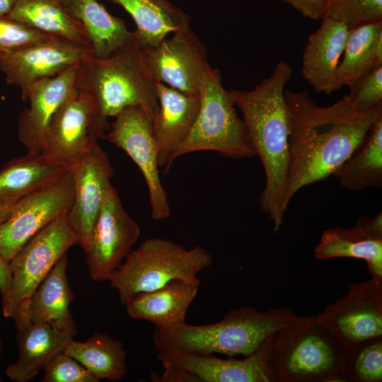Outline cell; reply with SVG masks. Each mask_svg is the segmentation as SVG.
<instances>
[{"label":"cell","instance_id":"e0dca14e","mask_svg":"<svg viewBox=\"0 0 382 382\" xmlns=\"http://www.w3.org/2000/svg\"><path fill=\"white\" fill-rule=\"evenodd\" d=\"M79 62L58 75L40 80L28 89L23 101L29 102L18 115V137L28 153L40 151L50 122L78 92L76 73Z\"/></svg>","mask_w":382,"mask_h":382},{"label":"cell","instance_id":"1f68e13d","mask_svg":"<svg viewBox=\"0 0 382 382\" xmlns=\"http://www.w3.org/2000/svg\"><path fill=\"white\" fill-rule=\"evenodd\" d=\"M342 373L349 382H381L382 336L367 339L346 349Z\"/></svg>","mask_w":382,"mask_h":382},{"label":"cell","instance_id":"9c48e42d","mask_svg":"<svg viewBox=\"0 0 382 382\" xmlns=\"http://www.w3.org/2000/svg\"><path fill=\"white\" fill-rule=\"evenodd\" d=\"M77 243L66 213L47 224L23 246L9 262L12 282L5 318H11L68 249Z\"/></svg>","mask_w":382,"mask_h":382},{"label":"cell","instance_id":"f546056e","mask_svg":"<svg viewBox=\"0 0 382 382\" xmlns=\"http://www.w3.org/2000/svg\"><path fill=\"white\" fill-rule=\"evenodd\" d=\"M332 175L352 191L382 187V116Z\"/></svg>","mask_w":382,"mask_h":382},{"label":"cell","instance_id":"d4e9b609","mask_svg":"<svg viewBox=\"0 0 382 382\" xmlns=\"http://www.w3.org/2000/svg\"><path fill=\"white\" fill-rule=\"evenodd\" d=\"M61 1L66 12L86 29L94 57L111 56L134 37L122 18L110 14L97 0Z\"/></svg>","mask_w":382,"mask_h":382},{"label":"cell","instance_id":"60d3db41","mask_svg":"<svg viewBox=\"0 0 382 382\" xmlns=\"http://www.w3.org/2000/svg\"><path fill=\"white\" fill-rule=\"evenodd\" d=\"M16 0H0V18L8 16L13 9Z\"/></svg>","mask_w":382,"mask_h":382},{"label":"cell","instance_id":"603a6c76","mask_svg":"<svg viewBox=\"0 0 382 382\" xmlns=\"http://www.w3.org/2000/svg\"><path fill=\"white\" fill-rule=\"evenodd\" d=\"M67 266L65 254L45 276L30 299L21 305L12 316L16 313L23 314L32 320L45 323L74 337L76 328L69 306L74 294L69 285Z\"/></svg>","mask_w":382,"mask_h":382},{"label":"cell","instance_id":"277c9868","mask_svg":"<svg viewBox=\"0 0 382 382\" xmlns=\"http://www.w3.org/2000/svg\"><path fill=\"white\" fill-rule=\"evenodd\" d=\"M141 48L134 34L124 47L111 56L96 58L89 55L79 62L77 90L90 98L105 122L129 106H141L153 122L158 113L156 82L143 67Z\"/></svg>","mask_w":382,"mask_h":382},{"label":"cell","instance_id":"7402d4cb","mask_svg":"<svg viewBox=\"0 0 382 382\" xmlns=\"http://www.w3.org/2000/svg\"><path fill=\"white\" fill-rule=\"evenodd\" d=\"M11 318L17 330L18 356L15 362L7 366L5 374L14 382H28L33 379L74 338L45 323L32 320L23 314L16 313Z\"/></svg>","mask_w":382,"mask_h":382},{"label":"cell","instance_id":"ba28073f","mask_svg":"<svg viewBox=\"0 0 382 382\" xmlns=\"http://www.w3.org/2000/svg\"><path fill=\"white\" fill-rule=\"evenodd\" d=\"M74 197L71 168L51 183L18 200L9 216L0 224V253L10 262L41 229L68 213Z\"/></svg>","mask_w":382,"mask_h":382},{"label":"cell","instance_id":"ffe728a7","mask_svg":"<svg viewBox=\"0 0 382 382\" xmlns=\"http://www.w3.org/2000/svg\"><path fill=\"white\" fill-rule=\"evenodd\" d=\"M159 111L153 122L158 165L168 171L174 156L190 133L200 104L199 94H187L156 82Z\"/></svg>","mask_w":382,"mask_h":382},{"label":"cell","instance_id":"4dcf8cb0","mask_svg":"<svg viewBox=\"0 0 382 382\" xmlns=\"http://www.w3.org/2000/svg\"><path fill=\"white\" fill-rule=\"evenodd\" d=\"M63 352L81 363L98 381H117L126 374L127 352L123 345L107 334L95 332L84 342L72 339Z\"/></svg>","mask_w":382,"mask_h":382},{"label":"cell","instance_id":"cb8c5ba5","mask_svg":"<svg viewBox=\"0 0 382 382\" xmlns=\"http://www.w3.org/2000/svg\"><path fill=\"white\" fill-rule=\"evenodd\" d=\"M199 285L173 279L162 286L133 295L125 303L132 318L149 321L156 327L170 328L185 323L187 309Z\"/></svg>","mask_w":382,"mask_h":382},{"label":"cell","instance_id":"d590c367","mask_svg":"<svg viewBox=\"0 0 382 382\" xmlns=\"http://www.w3.org/2000/svg\"><path fill=\"white\" fill-rule=\"evenodd\" d=\"M42 382H98L81 363L64 352L56 354L43 367Z\"/></svg>","mask_w":382,"mask_h":382},{"label":"cell","instance_id":"4316f807","mask_svg":"<svg viewBox=\"0 0 382 382\" xmlns=\"http://www.w3.org/2000/svg\"><path fill=\"white\" fill-rule=\"evenodd\" d=\"M121 6L135 22L141 47L155 46L166 36L190 26V18L169 0H108Z\"/></svg>","mask_w":382,"mask_h":382},{"label":"cell","instance_id":"7a4b0ae2","mask_svg":"<svg viewBox=\"0 0 382 382\" xmlns=\"http://www.w3.org/2000/svg\"><path fill=\"white\" fill-rule=\"evenodd\" d=\"M291 74L290 64L280 60L270 76L253 89L228 91L263 166L265 184L259 203L272 221L274 232L281 227L286 212L284 198L289 166V118L284 93Z\"/></svg>","mask_w":382,"mask_h":382},{"label":"cell","instance_id":"b9f144b4","mask_svg":"<svg viewBox=\"0 0 382 382\" xmlns=\"http://www.w3.org/2000/svg\"><path fill=\"white\" fill-rule=\"evenodd\" d=\"M3 352V342H2V340L0 337V356L1 355ZM2 381L1 376H0V382Z\"/></svg>","mask_w":382,"mask_h":382},{"label":"cell","instance_id":"2e32d148","mask_svg":"<svg viewBox=\"0 0 382 382\" xmlns=\"http://www.w3.org/2000/svg\"><path fill=\"white\" fill-rule=\"evenodd\" d=\"M89 55H93L89 48L52 37L23 50L0 55V71L8 85L21 88L23 100L33 84L58 75Z\"/></svg>","mask_w":382,"mask_h":382},{"label":"cell","instance_id":"9a60e30c","mask_svg":"<svg viewBox=\"0 0 382 382\" xmlns=\"http://www.w3.org/2000/svg\"><path fill=\"white\" fill-rule=\"evenodd\" d=\"M74 197L67 213L68 222L84 252L88 249L96 217L108 188L113 168L98 141L71 166Z\"/></svg>","mask_w":382,"mask_h":382},{"label":"cell","instance_id":"83f0119b","mask_svg":"<svg viewBox=\"0 0 382 382\" xmlns=\"http://www.w3.org/2000/svg\"><path fill=\"white\" fill-rule=\"evenodd\" d=\"M8 16L43 33L92 50L86 29L66 12L61 0H16Z\"/></svg>","mask_w":382,"mask_h":382},{"label":"cell","instance_id":"e575fe53","mask_svg":"<svg viewBox=\"0 0 382 382\" xmlns=\"http://www.w3.org/2000/svg\"><path fill=\"white\" fill-rule=\"evenodd\" d=\"M347 96L356 110L364 112L382 105V65L349 87Z\"/></svg>","mask_w":382,"mask_h":382},{"label":"cell","instance_id":"ac0fdd59","mask_svg":"<svg viewBox=\"0 0 382 382\" xmlns=\"http://www.w3.org/2000/svg\"><path fill=\"white\" fill-rule=\"evenodd\" d=\"M274 334L243 359L199 354H180L157 359L162 366H172L193 374L200 382H274L268 358Z\"/></svg>","mask_w":382,"mask_h":382},{"label":"cell","instance_id":"5bb4252c","mask_svg":"<svg viewBox=\"0 0 382 382\" xmlns=\"http://www.w3.org/2000/svg\"><path fill=\"white\" fill-rule=\"evenodd\" d=\"M108 129V123L99 117L90 98L78 91L52 118L40 152L72 165L98 139L105 138Z\"/></svg>","mask_w":382,"mask_h":382},{"label":"cell","instance_id":"484cf974","mask_svg":"<svg viewBox=\"0 0 382 382\" xmlns=\"http://www.w3.org/2000/svg\"><path fill=\"white\" fill-rule=\"evenodd\" d=\"M71 166L40 152L12 159L0 170V204L17 202L62 175Z\"/></svg>","mask_w":382,"mask_h":382},{"label":"cell","instance_id":"836d02e7","mask_svg":"<svg viewBox=\"0 0 382 382\" xmlns=\"http://www.w3.org/2000/svg\"><path fill=\"white\" fill-rule=\"evenodd\" d=\"M52 37L8 16L0 18V55L23 50Z\"/></svg>","mask_w":382,"mask_h":382},{"label":"cell","instance_id":"7c38bea8","mask_svg":"<svg viewBox=\"0 0 382 382\" xmlns=\"http://www.w3.org/2000/svg\"><path fill=\"white\" fill-rule=\"evenodd\" d=\"M105 139L124 150L141 170L148 187L151 219L168 218L170 208L159 176L153 121L144 109L139 105L123 109Z\"/></svg>","mask_w":382,"mask_h":382},{"label":"cell","instance_id":"ab89813d","mask_svg":"<svg viewBox=\"0 0 382 382\" xmlns=\"http://www.w3.org/2000/svg\"><path fill=\"white\" fill-rule=\"evenodd\" d=\"M16 202L0 204V224L4 222L9 216Z\"/></svg>","mask_w":382,"mask_h":382},{"label":"cell","instance_id":"30bf717a","mask_svg":"<svg viewBox=\"0 0 382 382\" xmlns=\"http://www.w3.org/2000/svg\"><path fill=\"white\" fill-rule=\"evenodd\" d=\"M314 316L345 350L382 336V282L371 278L352 284L345 296Z\"/></svg>","mask_w":382,"mask_h":382},{"label":"cell","instance_id":"8d00e7d4","mask_svg":"<svg viewBox=\"0 0 382 382\" xmlns=\"http://www.w3.org/2000/svg\"><path fill=\"white\" fill-rule=\"evenodd\" d=\"M163 372L161 374L154 371L151 374L153 382H200L193 374L180 368L164 365Z\"/></svg>","mask_w":382,"mask_h":382},{"label":"cell","instance_id":"52a82bcc","mask_svg":"<svg viewBox=\"0 0 382 382\" xmlns=\"http://www.w3.org/2000/svg\"><path fill=\"white\" fill-rule=\"evenodd\" d=\"M200 104L194 126L174 156L199 151H214L233 158H253L255 150L243 120L236 110L220 71L209 66L199 90Z\"/></svg>","mask_w":382,"mask_h":382},{"label":"cell","instance_id":"5b68a950","mask_svg":"<svg viewBox=\"0 0 382 382\" xmlns=\"http://www.w3.org/2000/svg\"><path fill=\"white\" fill-rule=\"evenodd\" d=\"M212 261L201 246L186 249L168 239L150 238L130 251L108 281L125 306L135 294L158 289L173 279L199 285L197 274Z\"/></svg>","mask_w":382,"mask_h":382},{"label":"cell","instance_id":"d6986e66","mask_svg":"<svg viewBox=\"0 0 382 382\" xmlns=\"http://www.w3.org/2000/svg\"><path fill=\"white\" fill-rule=\"evenodd\" d=\"M319 260L337 257L364 260L371 278L382 282V213L360 217L352 228L335 227L323 231L313 250Z\"/></svg>","mask_w":382,"mask_h":382},{"label":"cell","instance_id":"f1b7e54d","mask_svg":"<svg viewBox=\"0 0 382 382\" xmlns=\"http://www.w3.org/2000/svg\"><path fill=\"white\" fill-rule=\"evenodd\" d=\"M337 70L341 87H350L382 65V20L350 27Z\"/></svg>","mask_w":382,"mask_h":382},{"label":"cell","instance_id":"3957f363","mask_svg":"<svg viewBox=\"0 0 382 382\" xmlns=\"http://www.w3.org/2000/svg\"><path fill=\"white\" fill-rule=\"evenodd\" d=\"M287 307L260 311L253 307L229 311L219 322L194 325L185 323L170 328L156 327L153 335L157 358L180 354L248 357L271 335L297 320Z\"/></svg>","mask_w":382,"mask_h":382},{"label":"cell","instance_id":"8992f818","mask_svg":"<svg viewBox=\"0 0 382 382\" xmlns=\"http://www.w3.org/2000/svg\"><path fill=\"white\" fill-rule=\"evenodd\" d=\"M345 352L314 316L300 317L274 334L268 366L274 382H321L342 371Z\"/></svg>","mask_w":382,"mask_h":382},{"label":"cell","instance_id":"d6a6232c","mask_svg":"<svg viewBox=\"0 0 382 382\" xmlns=\"http://www.w3.org/2000/svg\"><path fill=\"white\" fill-rule=\"evenodd\" d=\"M323 18L349 28L382 20V0H327Z\"/></svg>","mask_w":382,"mask_h":382},{"label":"cell","instance_id":"44dd1931","mask_svg":"<svg viewBox=\"0 0 382 382\" xmlns=\"http://www.w3.org/2000/svg\"><path fill=\"white\" fill-rule=\"evenodd\" d=\"M310 35L302 57L303 78L316 93L340 90L337 70L346 45L349 27L329 18Z\"/></svg>","mask_w":382,"mask_h":382},{"label":"cell","instance_id":"4fadbf2b","mask_svg":"<svg viewBox=\"0 0 382 382\" xmlns=\"http://www.w3.org/2000/svg\"><path fill=\"white\" fill-rule=\"evenodd\" d=\"M141 233L138 224L125 209L111 185L96 217L86 262L94 281L109 280L132 250Z\"/></svg>","mask_w":382,"mask_h":382},{"label":"cell","instance_id":"74e56055","mask_svg":"<svg viewBox=\"0 0 382 382\" xmlns=\"http://www.w3.org/2000/svg\"><path fill=\"white\" fill-rule=\"evenodd\" d=\"M311 20L322 19L327 0H284Z\"/></svg>","mask_w":382,"mask_h":382},{"label":"cell","instance_id":"f35d334b","mask_svg":"<svg viewBox=\"0 0 382 382\" xmlns=\"http://www.w3.org/2000/svg\"><path fill=\"white\" fill-rule=\"evenodd\" d=\"M11 271L10 264L0 253V293L1 295L3 315L8 310L11 291Z\"/></svg>","mask_w":382,"mask_h":382},{"label":"cell","instance_id":"8fae6325","mask_svg":"<svg viewBox=\"0 0 382 382\" xmlns=\"http://www.w3.org/2000/svg\"><path fill=\"white\" fill-rule=\"evenodd\" d=\"M141 61L154 82L187 94H199L201 81L210 66L206 46L190 26L155 46L141 47Z\"/></svg>","mask_w":382,"mask_h":382},{"label":"cell","instance_id":"6da1fadb","mask_svg":"<svg viewBox=\"0 0 382 382\" xmlns=\"http://www.w3.org/2000/svg\"><path fill=\"white\" fill-rule=\"evenodd\" d=\"M284 95L289 118L286 211L298 191L332 175L348 158L382 116V105L360 112L347 96L320 106L307 91L285 90Z\"/></svg>","mask_w":382,"mask_h":382}]
</instances>
